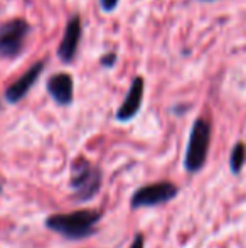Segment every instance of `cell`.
Wrapping results in <instances>:
<instances>
[{
	"label": "cell",
	"mask_w": 246,
	"mask_h": 248,
	"mask_svg": "<svg viewBox=\"0 0 246 248\" xmlns=\"http://www.w3.org/2000/svg\"><path fill=\"white\" fill-rule=\"evenodd\" d=\"M101 213L95 209H78L72 213L51 215L46 219V226L69 240H83L96 233Z\"/></svg>",
	"instance_id": "6da1fadb"
},
{
	"label": "cell",
	"mask_w": 246,
	"mask_h": 248,
	"mask_svg": "<svg viewBox=\"0 0 246 248\" xmlns=\"http://www.w3.org/2000/svg\"><path fill=\"white\" fill-rule=\"evenodd\" d=\"M103 174L98 166L91 164L88 159L81 157L71 167L69 186L72 189V198L78 202H86L98 194L101 187Z\"/></svg>",
	"instance_id": "7a4b0ae2"
},
{
	"label": "cell",
	"mask_w": 246,
	"mask_h": 248,
	"mask_svg": "<svg viewBox=\"0 0 246 248\" xmlns=\"http://www.w3.org/2000/svg\"><path fill=\"white\" fill-rule=\"evenodd\" d=\"M211 145V125L206 118H197L190 128L189 142L184 157L186 170L189 172H199L204 167Z\"/></svg>",
	"instance_id": "3957f363"
},
{
	"label": "cell",
	"mask_w": 246,
	"mask_h": 248,
	"mask_svg": "<svg viewBox=\"0 0 246 248\" xmlns=\"http://www.w3.org/2000/svg\"><path fill=\"white\" fill-rule=\"evenodd\" d=\"M30 26L26 19H10L0 24V58L14 59L22 52Z\"/></svg>",
	"instance_id": "277c9868"
},
{
	"label": "cell",
	"mask_w": 246,
	"mask_h": 248,
	"mask_svg": "<svg viewBox=\"0 0 246 248\" xmlns=\"http://www.w3.org/2000/svg\"><path fill=\"white\" fill-rule=\"evenodd\" d=\"M177 187L169 181H160V183L148 184L133 193L130 199L131 208H147V206H157L164 202L172 201L177 196Z\"/></svg>",
	"instance_id": "5b68a950"
},
{
	"label": "cell",
	"mask_w": 246,
	"mask_h": 248,
	"mask_svg": "<svg viewBox=\"0 0 246 248\" xmlns=\"http://www.w3.org/2000/svg\"><path fill=\"white\" fill-rule=\"evenodd\" d=\"M83 26H81V17L78 14H72L66 22V29L62 34V39L58 47V56L62 62H71L74 59L76 52H78L79 41H81Z\"/></svg>",
	"instance_id": "8992f818"
},
{
	"label": "cell",
	"mask_w": 246,
	"mask_h": 248,
	"mask_svg": "<svg viewBox=\"0 0 246 248\" xmlns=\"http://www.w3.org/2000/svg\"><path fill=\"white\" fill-rule=\"evenodd\" d=\"M144 92L145 83L142 76H135L131 79V85L128 88V93L122 101L120 108L116 110V120L118 122H128L140 111L142 103H144Z\"/></svg>",
	"instance_id": "52a82bcc"
},
{
	"label": "cell",
	"mask_w": 246,
	"mask_h": 248,
	"mask_svg": "<svg viewBox=\"0 0 246 248\" xmlns=\"http://www.w3.org/2000/svg\"><path fill=\"white\" fill-rule=\"evenodd\" d=\"M43 71H44V62L43 61L34 62L17 81H14L12 85L5 90V100L9 101V103H19V101L29 93V90L36 85L37 78H39Z\"/></svg>",
	"instance_id": "ba28073f"
},
{
	"label": "cell",
	"mask_w": 246,
	"mask_h": 248,
	"mask_svg": "<svg viewBox=\"0 0 246 248\" xmlns=\"http://www.w3.org/2000/svg\"><path fill=\"white\" fill-rule=\"evenodd\" d=\"M47 93L51 95V98L56 101L61 107H68L72 103L74 98V81L72 76L68 73H56L53 75L46 83Z\"/></svg>",
	"instance_id": "9c48e42d"
},
{
	"label": "cell",
	"mask_w": 246,
	"mask_h": 248,
	"mask_svg": "<svg viewBox=\"0 0 246 248\" xmlns=\"http://www.w3.org/2000/svg\"><path fill=\"white\" fill-rule=\"evenodd\" d=\"M246 162V145L243 142H238L236 145L231 150L230 155V169L233 174H240Z\"/></svg>",
	"instance_id": "30bf717a"
},
{
	"label": "cell",
	"mask_w": 246,
	"mask_h": 248,
	"mask_svg": "<svg viewBox=\"0 0 246 248\" xmlns=\"http://www.w3.org/2000/svg\"><path fill=\"white\" fill-rule=\"evenodd\" d=\"M115 61H116L115 52H106V54L101 56V59H100V62H101L105 68H112V66L115 64Z\"/></svg>",
	"instance_id": "8fae6325"
},
{
	"label": "cell",
	"mask_w": 246,
	"mask_h": 248,
	"mask_svg": "<svg viewBox=\"0 0 246 248\" xmlns=\"http://www.w3.org/2000/svg\"><path fill=\"white\" fill-rule=\"evenodd\" d=\"M120 3V0H100V5L105 12H113L116 9V5Z\"/></svg>",
	"instance_id": "7c38bea8"
},
{
	"label": "cell",
	"mask_w": 246,
	"mask_h": 248,
	"mask_svg": "<svg viewBox=\"0 0 246 248\" xmlns=\"http://www.w3.org/2000/svg\"><path fill=\"white\" fill-rule=\"evenodd\" d=\"M130 248H144V236L135 235V238H133V242H131Z\"/></svg>",
	"instance_id": "4fadbf2b"
},
{
	"label": "cell",
	"mask_w": 246,
	"mask_h": 248,
	"mask_svg": "<svg viewBox=\"0 0 246 248\" xmlns=\"http://www.w3.org/2000/svg\"><path fill=\"white\" fill-rule=\"evenodd\" d=\"M201 2H214V0H201Z\"/></svg>",
	"instance_id": "5bb4252c"
},
{
	"label": "cell",
	"mask_w": 246,
	"mask_h": 248,
	"mask_svg": "<svg viewBox=\"0 0 246 248\" xmlns=\"http://www.w3.org/2000/svg\"><path fill=\"white\" fill-rule=\"evenodd\" d=\"M0 191H2V187H0Z\"/></svg>",
	"instance_id": "9a60e30c"
}]
</instances>
